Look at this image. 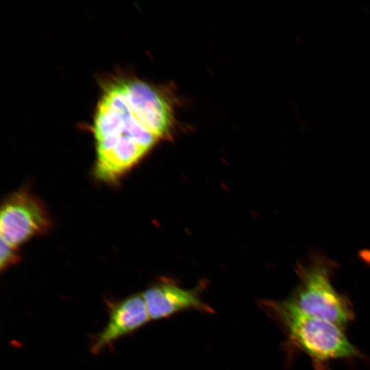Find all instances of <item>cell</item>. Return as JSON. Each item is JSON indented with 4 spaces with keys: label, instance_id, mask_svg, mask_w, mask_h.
I'll list each match as a JSON object with an SVG mask.
<instances>
[{
    "label": "cell",
    "instance_id": "8992f818",
    "mask_svg": "<svg viewBox=\"0 0 370 370\" xmlns=\"http://www.w3.org/2000/svg\"><path fill=\"white\" fill-rule=\"evenodd\" d=\"M142 294L151 320L167 318L188 309L206 313L214 311L201 299L197 291L175 284H158L149 287Z\"/></svg>",
    "mask_w": 370,
    "mask_h": 370
},
{
    "label": "cell",
    "instance_id": "3957f363",
    "mask_svg": "<svg viewBox=\"0 0 370 370\" xmlns=\"http://www.w3.org/2000/svg\"><path fill=\"white\" fill-rule=\"evenodd\" d=\"M337 262L313 251L297 264L298 284L288 300L301 312L345 328L354 319L353 306L332 284Z\"/></svg>",
    "mask_w": 370,
    "mask_h": 370
},
{
    "label": "cell",
    "instance_id": "5b68a950",
    "mask_svg": "<svg viewBox=\"0 0 370 370\" xmlns=\"http://www.w3.org/2000/svg\"><path fill=\"white\" fill-rule=\"evenodd\" d=\"M108 319L101 332L94 336L90 350L99 354L119 339L145 325L151 319L143 294L137 293L117 301H107Z\"/></svg>",
    "mask_w": 370,
    "mask_h": 370
},
{
    "label": "cell",
    "instance_id": "52a82bcc",
    "mask_svg": "<svg viewBox=\"0 0 370 370\" xmlns=\"http://www.w3.org/2000/svg\"><path fill=\"white\" fill-rule=\"evenodd\" d=\"M15 249L1 239L0 266L1 270L16 260Z\"/></svg>",
    "mask_w": 370,
    "mask_h": 370
},
{
    "label": "cell",
    "instance_id": "7a4b0ae2",
    "mask_svg": "<svg viewBox=\"0 0 370 370\" xmlns=\"http://www.w3.org/2000/svg\"><path fill=\"white\" fill-rule=\"evenodd\" d=\"M265 304L284 330L289 348L307 354L315 370H330L329 363L334 360L362 358L347 338L345 328L306 314L288 300Z\"/></svg>",
    "mask_w": 370,
    "mask_h": 370
},
{
    "label": "cell",
    "instance_id": "ba28073f",
    "mask_svg": "<svg viewBox=\"0 0 370 370\" xmlns=\"http://www.w3.org/2000/svg\"><path fill=\"white\" fill-rule=\"evenodd\" d=\"M358 256L365 264L370 267V248L360 250Z\"/></svg>",
    "mask_w": 370,
    "mask_h": 370
},
{
    "label": "cell",
    "instance_id": "277c9868",
    "mask_svg": "<svg viewBox=\"0 0 370 370\" xmlns=\"http://www.w3.org/2000/svg\"><path fill=\"white\" fill-rule=\"evenodd\" d=\"M49 225V217L42 204L27 192H18L1 208V239L16 248L47 229Z\"/></svg>",
    "mask_w": 370,
    "mask_h": 370
},
{
    "label": "cell",
    "instance_id": "6da1fadb",
    "mask_svg": "<svg viewBox=\"0 0 370 370\" xmlns=\"http://www.w3.org/2000/svg\"><path fill=\"white\" fill-rule=\"evenodd\" d=\"M176 126L175 105L164 88L134 77L106 82L94 113L97 175L112 180L136 163Z\"/></svg>",
    "mask_w": 370,
    "mask_h": 370
}]
</instances>
